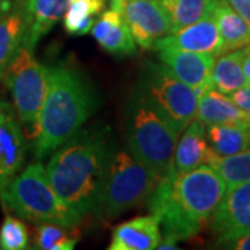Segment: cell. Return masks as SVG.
<instances>
[{"label":"cell","mask_w":250,"mask_h":250,"mask_svg":"<svg viewBox=\"0 0 250 250\" xmlns=\"http://www.w3.org/2000/svg\"><path fill=\"white\" fill-rule=\"evenodd\" d=\"M207 142L218 156H231L250 147V128L246 124L207 125Z\"/></svg>","instance_id":"21"},{"label":"cell","mask_w":250,"mask_h":250,"mask_svg":"<svg viewBox=\"0 0 250 250\" xmlns=\"http://www.w3.org/2000/svg\"><path fill=\"white\" fill-rule=\"evenodd\" d=\"M28 242L27 225L14 215H6L0 227V249L24 250L28 248Z\"/></svg>","instance_id":"27"},{"label":"cell","mask_w":250,"mask_h":250,"mask_svg":"<svg viewBox=\"0 0 250 250\" xmlns=\"http://www.w3.org/2000/svg\"><path fill=\"white\" fill-rule=\"evenodd\" d=\"M68 0H25L24 11L27 18V31L24 46L34 52L39 41L46 36L64 17Z\"/></svg>","instance_id":"16"},{"label":"cell","mask_w":250,"mask_h":250,"mask_svg":"<svg viewBox=\"0 0 250 250\" xmlns=\"http://www.w3.org/2000/svg\"><path fill=\"white\" fill-rule=\"evenodd\" d=\"M228 96L242 111L250 114V83H246L245 86L229 93Z\"/></svg>","instance_id":"28"},{"label":"cell","mask_w":250,"mask_h":250,"mask_svg":"<svg viewBox=\"0 0 250 250\" xmlns=\"http://www.w3.org/2000/svg\"><path fill=\"white\" fill-rule=\"evenodd\" d=\"M218 1L220 0H160L170 16L172 32L203 18L213 17Z\"/></svg>","instance_id":"23"},{"label":"cell","mask_w":250,"mask_h":250,"mask_svg":"<svg viewBox=\"0 0 250 250\" xmlns=\"http://www.w3.org/2000/svg\"><path fill=\"white\" fill-rule=\"evenodd\" d=\"M68 228L59 224L41 223L36 228L35 246L39 250H72L78 239L67 232Z\"/></svg>","instance_id":"26"},{"label":"cell","mask_w":250,"mask_h":250,"mask_svg":"<svg viewBox=\"0 0 250 250\" xmlns=\"http://www.w3.org/2000/svg\"><path fill=\"white\" fill-rule=\"evenodd\" d=\"M161 62L170 70L178 80L185 82L196 92L200 99L206 92L214 89L211 72L215 56L207 53L187 52L174 47L156 49Z\"/></svg>","instance_id":"11"},{"label":"cell","mask_w":250,"mask_h":250,"mask_svg":"<svg viewBox=\"0 0 250 250\" xmlns=\"http://www.w3.org/2000/svg\"><path fill=\"white\" fill-rule=\"evenodd\" d=\"M90 34L96 39L99 46L108 54L128 57L134 56L138 50V45L129 28L126 27L124 18L121 17L120 11L113 7L100 13Z\"/></svg>","instance_id":"14"},{"label":"cell","mask_w":250,"mask_h":250,"mask_svg":"<svg viewBox=\"0 0 250 250\" xmlns=\"http://www.w3.org/2000/svg\"><path fill=\"white\" fill-rule=\"evenodd\" d=\"M49 70L36 60L29 49L22 46L3 75L18 121L34 131L47 92Z\"/></svg>","instance_id":"8"},{"label":"cell","mask_w":250,"mask_h":250,"mask_svg":"<svg viewBox=\"0 0 250 250\" xmlns=\"http://www.w3.org/2000/svg\"><path fill=\"white\" fill-rule=\"evenodd\" d=\"M243 50V59H242V68H243V74L246 82L250 83V45L242 49Z\"/></svg>","instance_id":"31"},{"label":"cell","mask_w":250,"mask_h":250,"mask_svg":"<svg viewBox=\"0 0 250 250\" xmlns=\"http://www.w3.org/2000/svg\"><path fill=\"white\" fill-rule=\"evenodd\" d=\"M227 192L221 177L203 164L188 172L174 167L159 181L147 200L159 220L161 236L187 241L203 229Z\"/></svg>","instance_id":"2"},{"label":"cell","mask_w":250,"mask_h":250,"mask_svg":"<svg viewBox=\"0 0 250 250\" xmlns=\"http://www.w3.org/2000/svg\"><path fill=\"white\" fill-rule=\"evenodd\" d=\"M196 118L203 124H246L250 123V114L242 111L228 95L215 89L206 92L199 99Z\"/></svg>","instance_id":"19"},{"label":"cell","mask_w":250,"mask_h":250,"mask_svg":"<svg viewBox=\"0 0 250 250\" xmlns=\"http://www.w3.org/2000/svg\"><path fill=\"white\" fill-rule=\"evenodd\" d=\"M0 200L14 214L34 223H53L74 228L71 217L56 195L46 167L31 163L0 190Z\"/></svg>","instance_id":"6"},{"label":"cell","mask_w":250,"mask_h":250,"mask_svg":"<svg viewBox=\"0 0 250 250\" xmlns=\"http://www.w3.org/2000/svg\"><path fill=\"white\" fill-rule=\"evenodd\" d=\"M207 166L217 171L227 190H229L250 181V147L231 156H218L211 150Z\"/></svg>","instance_id":"25"},{"label":"cell","mask_w":250,"mask_h":250,"mask_svg":"<svg viewBox=\"0 0 250 250\" xmlns=\"http://www.w3.org/2000/svg\"><path fill=\"white\" fill-rule=\"evenodd\" d=\"M98 106V92L80 68L70 64L50 68L47 92L35 129L36 159L50 156L77 134Z\"/></svg>","instance_id":"3"},{"label":"cell","mask_w":250,"mask_h":250,"mask_svg":"<svg viewBox=\"0 0 250 250\" xmlns=\"http://www.w3.org/2000/svg\"><path fill=\"white\" fill-rule=\"evenodd\" d=\"M125 134L129 150L154 171L159 178L170 172L174 150L181 134L170 120L138 89L134 90L126 103Z\"/></svg>","instance_id":"4"},{"label":"cell","mask_w":250,"mask_h":250,"mask_svg":"<svg viewBox=\"0 0 250 250\" xmlns=\"http://www.w3.org/2000/svg\"><path fill=\"white\" fill-rule=\"evenodd\" d=\"M217 248H224V249H233V250H250V233L242 235L238 238H233L229 241H225Z\"/></svg>","instance_id":"29"},{"label":"cell","mask_w":250,"mask_h":250,"mask_svg":"<svg viewBox=\"0 0 250 250\" xmlns=\"http://www.w3.org/2000/svg\"><path fill=\"white\" fill-rule=\"evenodd\" d=\"M208 223L215 245L250 233V181L225 192Z\"/></svg>","instance_id":"10"},{"label":"cell","mask_w":250,"mask_h":250,"mask_svg":"<svg viewBox=\"0 0 250 250\" xmlns=\"http://www.w3.org/2000/svg\"><path fill=\"white\" fill-rule=\"evenodd\" d=\"M27 18L22 3H14L0 13V78L24 46Z\"/></svg>","instance_id":"18"},{"label":"cell","mask_w":250,"mask_h":250,"mask_svg":"<svg viewBox=\"0 0 250 250\" xmlns=\"http://www.w3.org/2000/svg\"><path fill=\"white\" fill-rule=\"evenodd\" d=\"M249 128H250V123H249Z\"/></svg>","instance_id":"33"},{"label":"cell","mask_w":250,"mask_h":250,"mask_svg":"<svg viewBox=\"0 0 250 250\" xmlns=\"http://www.w3.org/2000/svg\"><path fill=\"white\" fill-rule=\"evenodd\" d=\"M161 239L159 220L153 214L135 217L117 225L108 250H153Z\"/></svg>","instance_id":"15"},{"label":"cell","mask_w":250,"mask_h":250,"mask_svg":"<svg viewBox=\"0 0 250 250\" xmlns=\"http://www.w3.org/2000/svg\"><path fill=\"white\" fill-rule=\"evenodd\" d=\"M114 149L110 129L100 126L80 129L50 154L47 175L75 227L93 213Z\"/></svg>","instance_id":"1"},{"label":"cell","mask_w":250,"mask_h":250,"mask_svg":"<svg viewBox=\"0 0 250 250\" xmlns=\"http://www.w3.org/2000/svg\"><path fill=\"white\" fill-rule=\"evenodd\" d=\"M242 49L220 54L218 59L214 62L211 81L214 89L224 95H229L248 83L242 68V59H243Z\"/></svg>","instance_id":"22"},{"label":"cell","mask_w":250,"mask_h":250,"mask_svg":"<svg viewBox=\"0 0 250 250\" xmlns=\"http://www.w3.org/2000/svg\"><path fill=\"white\" fill-rule=\"evenodd\" d=\"M210 153L211 147L207 142L206 125L195 118L182 131V136L177 142L172 167L175 172H188L195 170L203 164H207Z\"/></svg>","instance_id":"17"},{"label":"cell","mask_w":250,"mask_h":250,"mask_svg":"<svg viewBox=\"0 0 250 250\" xmlns=\"http://www.w3.org/2000/svg\"><path fill=\"white\" fill-rule=\"evenodd\" d=\"M11 4H13V0H0V13L9 9Z\"/></svg>","instance_id":"32"},{"label":"cell","mask_w":250,"mask_h":250,"mask_svg":"<svg viewBox=\"0 0 250 250\" xmlns=\"http://www.w3.org/2000/svg\"><path fill=\"white\" fill-rule=\"evenodd\" d=\"M110 7L120 11L141 49H153L156 41L172 32L170 16L160 0H110Z\"/></svg>","instance_id":"9"},{"label":"cell","mask_w":250,"mask_h":250,"mask_svg":"<svg viewBox=\"0 0 250 250\" xmlns=\"http://www.w3.org/2000/svg\"><path fill=\"white\" fill-rule=\"evenodd\" d=\"M246 22L250 24V0H225Z\"/></svg>","instance_id":"30"},{"label":"cell","mask_w":250,"mask_h":250,"mask_svg":"<svg viewBox=\"0 0 250 250\" xmlns=\"http://www.w3.org/2000/svg\"><path fill=\"white\" fill-rule=\"evenodd\" d=\"M104 6L106 0H68L62 17L64 29L72 36L88 35Z\"/></svg>","instance_id":"24"},{"label":"cell","mask_w":250,"mask_h":250,"mask_svg":"<svg viewBox=\"0 0 250 250\" xmlns=\"http://www.w3.org/2000/svg\"><path fill=\"white\" fill-rule=\"evenodd\" d=\"M160 47H174L187 52L220 56L223 54V39L214 18L208 17L156 41L153 49Z\"/></svg>","instance_id":"13"},{"label":"cell","mask_w":250,"mask_h":250,"mask_svg":"<svg viewBox=\"0 0 250 250\" xmlns=\"http://www.w3.org/2000/svg\"><path fill=\"white\" fill-rule=\"evenodd\" d=\"M213 18L223 39V53L250 45V24L246 22L225 0L218 1L213 13Z\"/></svg>","instance_id":"20"},{"label":"cell","mask_w":250,"mask_h":250,"mask_svg":"<svg viewBox=\"0 0 250 250\" xmlns=\"http://www.w3.org/2000/svg\"><path fill=\"white\" fill-rule=\"evenodd\" d=\"M160 178L129 147L114 149L100 187L93 213L98 218H114L149 200Z\"/></svg>","instance_id":"5"},{"label":"cell","mask_w":250,"mask_h":250,"mask_svg":"<svg viewBox=\"0 0 250 250\" xmlns=\"http://www.w3.org/2000/svg\"><path fill=\"white\" fill-rule=\"evenodd\" d=\"M27 157V142L14 107L0 98V190L18 174Z\"/></svg>","instance_id":"12"},{"label":"cell","mask_w":250,"mask_h":250,"mask_svg":"<svg viewBox=\"0 0 250 250\" xmlns=\"http://www.w3.org/2000/svg\"><path fill=\"white\" fill-rule=\"evenodd\" d=\"M136 89L170 120L179 134L196 118V92L178 80L163 62L145 65Z\"/></svg>","instance_id":"7"}]
</instances>
